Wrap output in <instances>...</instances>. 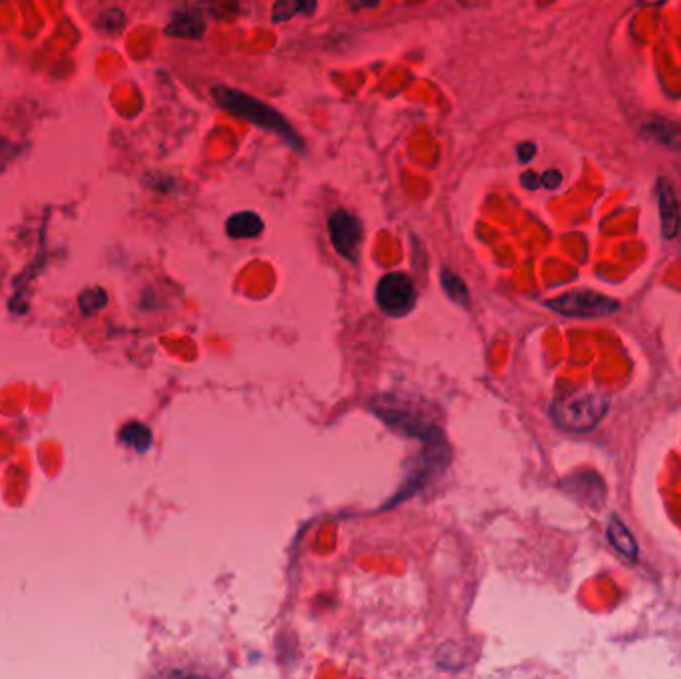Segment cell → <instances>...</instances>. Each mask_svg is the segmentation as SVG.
I'll return each instance as SVG.
<instances>
[{
    "label": "cell",
    "mask_w": 681,
    "mask_h": 679,
    "mask_svg": "<svg viewBox=\"0 0 681 679\" xmlns=\"http://www.w3.org/2000/svg\"><path fill=\"white\" fill-rule=\"evenodd\" d=\"M441 281H443V287L445 291L449 293V297L453 299L454 303L458 305H468V289L464 285V281L456 275V273H451V271H443L441 273Z\"/></svg>",
    "instance_id": "13"
},
{
    "label": "cell",
    "mask_w": 681,
    "mask_h": 679,
    "mask_svg": "<svg viewBox=\"0 0 681 679\" xmlns=\"http://www.w3.org/2000/svg\"><path fill=\"white\" fill-rule=\"evenodd\" d=\"M608 540L618 550V554L624 556L628 562L638 560V542H636L634 534L626 528V524L616 516L608 524Z\"/></svg>",
    "instance_id": "8"
},
{
    "label": "cell",
    "mask_w": 681,
    "mask_h": 679,
    "mask_svg": "<svg viewBox=\"0 0 681 679\" xmlns=\"http://www.w3.org/2000/svg\"><path fill=\"white\" fill-rule=\"evenodd\" d=\"M540 182L544 188L548 190H556L560 184H562V174L558 170H548L540 176Z\"/></svg>",
    "instance_id": "15"
},
{
    "label": "cell",
    "mask_w": 681,
    "mask_h": 679,
    "mask_svg": "<svg viewBox=\"0 0 681 679\" xmlns=\"http://www.w3.org/2000/svg\"><path fill=\"white\" fill-rule=\"evenodd\" d=\"M552 311L566 317H604L620 309V303L590 289H576L546 303Z\"/></svg>",
    "instance_id": "3"
},
{
    "label": "cell",
    "mask_w": 681,
    "mask_h": 679,
    "mask_svg": "<svg viewBox=\"0 0 681 679\" xmlns=\"http://www.w3.org/2000/svg\"><path fill=\"white\" fill-rule=\"evenodd\" d=\"M166 32L176 38H202L206 32V22L198 12H180L172 18Z\"/></svg>",
    "instance_id": "9"
},
{
    "label": "cell",
    "mask_w": 681,
    "mask_h": 679,
    "mask_svg": "<svg viewBox=\"0 0 681 679\" xmlns=\"http://www.w3.org/2000/svg\"><path fill=\"white\" fill-rule=\"evenodd\" d=\"M642 130L650 140L662 144L664 148L681 150V122L666 120V118H654Z\"/></svg>",
    "instance_id": "7"
},
{
    "label": "cell",
    "mask_w": 681,
    "mask_h": 679,
    "mask_svg": "<svg viewBox=\"0 0 681 679\" xmlns=\"http://www.w3.org/2000/svg\"><path fill=\"white\" fill-rule=\"evenodd\" d=\"M377 303L391 317H405L417 305V289L409 275L389 273L377 285Z\"/></svg>",
    "instance_id": "4"
},
{
    "label": "cell",
    "mask_w": 681,
    "mask_h": 679,
    "mask_svg": "<svg viewBox=\"0 0 681 679\" xmlns=\"http://www.w3.org/2000/svg\"><path fill=\"white\" fill-rule=\"evenodd\" d=\"M212 96L229 114L243 118L249 124L259 126L263 130H269V132L281 136L293 148L301 150L303 140L297 136V132L291 128V124L277 110H273L269 104L253 98L251 94L229 88V86H214Z\"/></svg>",
    "instance_id": "1"
},
{
    "label": "cell",
    "mask_w": 681,
    "mask_h": 679,
    "mask_svg": "<svg viewBox=\"0 0 681 679\" xmlns=\"http://www.w3.org/2000/svg\"><path fill=\"white\" fill-rule=\"evenodd\" d=\"M226 231L233 239H251L263 231V220L253 212H241L227 220Z\"/></svg>",
    "instance_id": "10"
},
{
    "label": "cell",
    "mask_w": 681,
    "mask_h": 679,
    "mask_svg": "<svg viewBox=\"0 0 681 679\" xmlns=\"http://www.w3.org/2000/svg\"><path fill=\"white\" fill-rule=\"evenodd\" d=\"M658 206H660V220H662L664 237L672 239L680 231L681 214L676 192L666 178L658 180Z\"/></svg>",
    "instance_id": "6"
},
{
    "label": "cell",
    "mask_w": 681,
    "mask_h": 679,
    "mask_svg": "<svg viewBox=\"0 0 681 679\" xmlns=\"http://www.w3.org/2000/svg\"><path fill=\"white\" fill-rule=\"evenodd\" d=\"M534 154H536V146H534V144L526 142V144L518 146V158H520V162H528Z\"/></svg>",
    "instance_id": "16"
},
{
    "label": "cell",
    "mask_w": 681,
    "mask_h": 679,
    "mask_svg": "<svg viewBox=\"0 0 681 679\" xmlns=\"http://www.w3.org/2000/svg\"><path fill=\"white\" fill-rule=\"evenodd\" d=\"M642 6H662V4H666L668 0H638Z\"/></svg>",
    "instance_id": "19"
},
{
    "label": "cell",
    "mask_w": 681,
    "mask_h": 679,
    "mask_svg": "<svg viewBox=\"0 0 681 679\" xmlns=\"http://www.w3.org/2000/svg\"><path fill=\"white\" fill-rule=\"evenodd\" d=\"M608 409L610 399L604 393L584 391L554 401L550 417L562 431L588 433L606 417Z\"/></svg>",
    "instance_id": "2"
},
{
    "label": "cell",
    "mask_w": 681,
    "mask_h": 679,
    "mask_svg": "<svg viewBox=\"0 0 681 679\" xmlns=\"http://www.w3.org/2000/svg\"><path fill=\"white\" fill-rule=\"evenodd\" d=\"M351 8L355 10H365V8H373L379 4V0H349Z\"/></svg>",
    "instance_id": "18"
},
{
    "label": "cell",
    "mask_w": 681,
    "mask_h": 679,
    "mask_svg": "<svg viewBox=\"0 0 681 679\" xmlns=\"http://www.w3.org/2000/svg\"><path fill=\"white\" fill-rule=\"evenodd\" d=\"M317 10V0H275L271 10L273 22H287L293 16H313Z\"/></svg>",
    "instance_id": "11"
},
{
    "label": "cell",
    "mask_w": 681,
    "mask_h": 679,
    "mask_svg": "<svg viewBox=\"0 0 681 679\" xmlns=\"http://www.w3.org/2000/svg\"><path fill=\"white\" fill-rule=\"evenodd\" d=\"M122 441L124 445L136 449L138 453H144L152 443V433L140 423H130L128 427L122 429Z\"/></svg>",
    "instance_id": "12"
},
{
    "label": "cell",
    "mask_w": 681,
    "mask_h": 679,
    "mask_svg": "<svg viewBox=\"0 0 681 679\" xmlns=\"http://www.w3.org/2000/svg\"><path fill=\"white\" fill-rule=\"evenodd\" d=\"M540 176H536L534 172H526V174H522V186H526L528 190H536V188H540Z\"/></svg>",
    "instance_id": "17"
},
{
    "label": "cell",
    "mask_w": 681,
    "mask_h": 679,
    "mask_svg": "<svg viewBox=\"0 0 681 679\" xmlns=\"http://www.w3.org/2000/svg\"><path fill=\"white\" fill-rule=\"evenodd\" d=\"M460 2H462V4H464V6H468V4H476V2H474V0H460Z\"/></svg>",
    "instance_id": "20"
},
{
    "label": "cell",
    "mask_w": 681,
    "mask_h": 679,
    "mask_svg": "<svg viewBox=\"0 0 681 679\" xmlns=\"http://www.w3.org/2000/svg\"><path fill=\"white\" fill-rule=\"evenodd\" d=\"M329 235L339 255H343L347 261H357L363 239V226L353 214L337 210L329 218Z\"/></svg>",
    "instance_id": "5"
},
{
    "label": "cell",
    "mask_w": 681,
    "mask_h": 679,
    "mask_svg": "<svg viewBox=\"0 0 681 679\" xmlns=\"http://www.w3.org/2000/svg\"><path fill=\"white\" fill-rule=\"evenodd\" d=\"M126 18H124V12L118 10V8H112L108 12H104L100 16V26L106 30V32H118L122 26H124Z\"/></svg>",
    "instance_id": "14"
}]
</instances>
